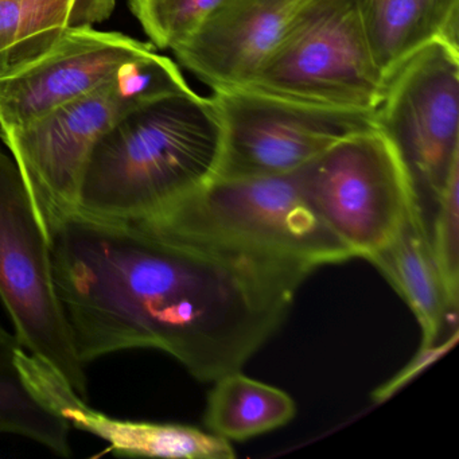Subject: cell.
<instances>
[{"label": "cell", "instance_id": "obj_1", "mask_svg": "<svg viewBox=\"0 0 459 459\" xmlns=\"http://www.w3.org/2000/svg\"><path fill=\"white\" fill-rule=\"evenodd\" d=\"M49 241L56 291L84 367L157 349L203 383L243 369L316 270L79 211L52 228Z\"/></svg>", "mask_w": 459, "mask_h": 459}, {"label": "cell", "instance_id": "obj_2", "mask_svg": "<svg viewBox=\"0 0 459 459\" xmlns=\"http://www.w3.org/2000/svg\"><path fill=\"white\" fill-rule=\"evenodd\" d=\"M222 127L213 99L190 88L143 101L100 136L85 165L77 211L135 221L216 177Z\"/></svg>", "mask_w": 459, "mask_h": 459}, {"label": "cell", "instance_id": "obj_3", "mask_svg": "<svg viewBox=\"0 0 459 459\" xmlns=\"http://www.w3.org/2000/svg\"><path fill=\"white\" fill-rule=\"evenodd\" d=\"M299 170V169H298ZM213 178L162 211L133 224L313 267L351 259L311 204L299 171Z\"/></svg>", "mask_w": 459, "mask_h": 459}, {"label": "cell", "instance_id": "obj_4", "mask_svg": "<svg viewBox=\"0 0 459 459\" xmlns=\"http://www.w3.org/2000/svg\"><path fill=\"white\" fill-rule=\"evenodd\" d=\"M187 90L178 65L154 50L93 92L22 127L0 130L48 238L60 220L77 211L85 165L100 136L133 107Z\"/></svg>", "mask_w": 459, "mask_h": 459}, {"label": "cell", "instance_id": "obj_5", "mask_svg": "<svg viewBox=\"0 0 459 459\" xmlns=\"http://www.w3.org/2000/svg\"><path fill=\"white\" fill-rule=\"evenodd\" d=\"M385 85L359 0H305L247 88L324 108L370 112Z\"/></svg>", "mask_w": 459, "mask_h": 459}, {"label": "cell", "instance_id": "obj_6", "mask_svg": "<svg viewBox=\"0 0 459 459\" xmlns=\"http://www.w3.org/2000/svg\"><path fill=\"white\" fill-rule=\"evenodd\" d=\"M0 300L15 337L82 399L85 367L77 357L57 297L50 241L17 163L0 152Z\"/></svg>", "mask_w": 459, "mask_h": 459}, {"label": "cell", "instance_id": "obj_7", "mask_svg": "<svg viewBox=\"0 0 459 459\" xmlns=\"http://www.w3.org/2000/svg\"><path fill=\"white\" fill-rule=\"evenodd\" d=\"M298 171L314 208L354 257L369 259L419 200L402 160L376 128L346 136Z\"/></svg>", "mask_w": 459, "mask_h": 459}, {"label": "cell", "instance_id": "obj_8", "mask_svg": "<svg viewBox=\"0 0 459 459\" xmlns=\"http://www.w3.org/2000/svg\"><path fill=\"white\" fill-rule=\"evenodd\" d=\"M416 195L437 204L459 168V48L432 42L394 72L373 111Z\"/></svg>", "mask_w": 459, "mask_h": 459}, {"label": "cell", "instance_id": "obj_9", "mask_svg": "<svg viewBox=\"0 0 459 459\" xmlns=\"http://www.w3.org/2000/svg\"><path fill=\"white\" fill-rule=\"evenodd\" d=\"M222 127L214 178L292 173L346 136L373 130V111L297 103L257 91H213Z\"/></svg>", "mask_w": 459, "mask_h": 459}, {"label": "cell", "instance_id": "obj_10", "mask_svg": "<svg viewBox=\"0 0 459 459\" xmlns=\"http://www.w3.org/2000/svg\"><path fill=\"white\" fill-rule=\"evenodd\" d=\"M154 52L122 33L71 29L36 60L0 76V130H13L65 106Z\"/></svg>", "mask_w": 459, "mask_h": 459}, {"label": "cell", "instance_id": "obj_11", "mask_svg": "<svg viewBox=\"0 0 459 459\" xmlns=\"http://www.w3.org/2000/svg\"><path fill=\"white\" fill-rule=\"evenodd\" d=\"M303 2L224 0L174 55L213 91L247 88Z\"/></svg>", "mask_w": 459, "mask_h": 459}, {"label": "cell", "instance_id": "obj_12", "mask_svg": "<svg viewBox=\"0 0 459 459\" xmlns=\"http://www.w3.org/2000/svg\"><path fill=\"white\" fill-rule=\"evenodd\" d=\"M18 364L29 385L69 421L108 442L109 450L122 456L157 458L232 459L236 454L228 440L213 432L184 424L120 420L92 410L47 362L21 349Z\"/></svg>", "mask_w": 459, "mask_h": 459}, {"label": "cell", "instance_id": "obj_13", "mask_svg": "<svg viewBox=\"0 0 459 459\" xmlns=\"http://www.w3.org/2000/svg\"><path fill=\"white\" fill-rule=\"evenodd\" d=\"M368 260L410 306L421 327L420 346L440 342L447 325L458 326V306L440 275L420 201L410 206L396 232Z\"/></svg>", "mask_w": 459, "mask_h": 459}, {"label": "cell", "instance_id": "obj_14", "mask_svg": "<svg viewBox=\"0 0 459 459\" xmlns=\"http://www.w3.org/2000/svg\"><path fill=\"white\" fill-rule=\"evenodd\" d=\"M373 60L388 82L432 42L459 48V0H359Z\"/></svg>", "mask_w": 459, "mask_h": 459}, {"label": "cell", "instance_id": "obj_15", "mask_svg": "<svg viewBox=\"0 0 459 459\" xmlns=\"http://www.w3.org/2000/svg\"><path fill=\"white\" fill-rule=\"evenodd\" d=\"M117 0H0V76L49 50L71 29L111 17Z\"/></svg>", "mask_w": 459, "mask_h": 459}, {"label": "cell", "instance_id": "obj_16", "mask_svg": "<svg viewBox=\"0 0 459 459\" xmlns=\"http://www.w3.org/2000/svg\"><path fill=\"white\" fill-rule=\"evenodd\" d=\"M208 397V431L228 442H241L289 423L297 412L294 400L275 386L228 373L213 381Z\"/></svg>", "mask_w": 459, "mask_h": 459}, {"label": "cell", "instance_id": "obj_17", "mask_svg": "<svg viewBox=\"0 0 459 459\" xmlns=\"http://www.w3.org/2000/svg\"><path fill=\"white\" fill-rule=\"evenodd\" d=\"M21 349L15 334L0 326V434L28 437L68 458L71 424L29 385L18 364Z\"/></svg>", "mask_w": 459, "mask_h": 459}, {"label": "cell", "instance_id": "obj_18", "mask_svg": "<svg viewBox=\"0 0 459 459\" xmlns=\"http://www.w3.org/2000/svg\"><path fill=\"white\" fill-rule=\"evenodd\" d=\"M224 0H128L150 44L176 49L186 41Z\"/></svg>", "mask_w": 459, "mask_h": 459}, {"label": "cell", "instance_id": "obj_19", "mask_svg": "<svg viewBox=\"0 0 459 459\" xmlns=\"http://www.w3.org/2000/svg\"><path fill=\"white\" fill-rule=\"evenodd\" d=\"M429 228L432 251L451 302L459 306V168L455 169L437 198Z\"/></svg>", "mask_w": 459, "mask_h": 459}, {"label": "cell", "instance_id": "obj_20", "mask_svg": "<svg viewBox=\"0 0 459 459\" xmlns=\"http://www.w3.org/2000/svg\"><path fill=\"white\" fill-rule=\"evenodd\" d=\"M459 332H454L453 334L448 337L443 338L440 342L434 343L431 346H420L418 353L415 354L410 364L407 367L403 368L396 376L386 381L385 384L376 389L373 392V400L376 403L385 402L389 397L394 396L400 388L410 383L411 380L416 377L419 373L426 370L429 365L434 364L435 361L440 359L446 351H450L456 341H458Z\"/></svg>", "mask_w": 459, "mask_h": 459}]
</instances>
